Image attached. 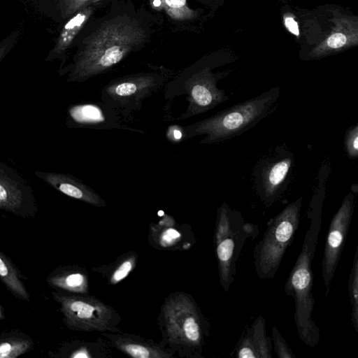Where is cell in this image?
Instances as JSON below:
<instances>
[{
    "label": "cell",
    "mask_w": 358,
    "mask_h": 358,
    "mask_svg": "<svg viewBox=\"0 0 358 358\" xmlns=\"http://www.w3.org/2000/svg\"><path fill=\"white\" fill-rule=\"evenodd\" d=\"M148 37L136 18L118 16L106 20L83 41L69 67V81L81 83L109 71Z\"/></svg>",
    "instance_id": "6da1fadb"
},
{
    "label": "cell",
    "mask_w": 358,
    "mask_h": 358,
    "mask_svg": "<svg viewBox=\"0 0 358 358\" xmlns=\"http://www.w3.org/2000/svg\"><path fill=\"white\" fill-rule=\"evenodd\" d=\"M322 198L317 196L311 201L307 229L301 250L285 282L284 290L294 298V322L299 338L307 346L315 347L320 341V329L312 319L315 299L312 294L313 273L312 261L317 245L322 223Z\"/></svg>",
    "instance_id": "7a4b0ae2"
},
{
    "label": "cell",
    "mask_w": 358,
    "mask_h": 358,
    "mask_svg": "<svg viewBox=\"0 0 358 358\" xmlns=\"http://www.w3.org/2000/svg\"><path fill=\"white\" fill-rule=\"evenodd\" d=\"M162 343L180 357H203L209 324L193 297L182 292L170 294L158 317Z\"/></svg>",
    "instance_id": "3957f363"
},
{
    "label": "cell",
    "mask_w": 358,
    "mask_h": 358,
    "mask_svg": "<svg viewBox=\"0 0 358 358\" xmlns=\"http://www.w3.org/2000/svg\"><path fill=\"white\" fill-rule=\"evenodd\" d=\"M280 87H275L213 115L184 127L185 140L204 135L200 144H216L237 137L255 127L277 108Z\"/></svg>",
    "instance_id": "277c9868"
},
{
    "label": "cell",
    "mask_w": 358,
    "mask_h": 358,
    "mask_svg": "<svg viewBox=\"0 0 358 358\" xmlns=\"http://www.w3.org/2000/svg\"><path fill=\"white\" fill-rule=\"evenodd\" d=\"M215 66L211 63L199 62L166 84L164 87L166 99L185 96L187 102L185 111L175 120H185L206 113L229 99L217 84L230 71L213 73L211 70Z\"/></svg>",
    "instance_id": "5b68a950"
},
{
    "label": "cell",
    "mask_w": 358,
    "mask_h": 358,
    "mask_svg": "<svg viewBox=\"0 0 358 358\" xmlns=\"http://www.w3.org/2000/svg\"><path fill=\"white\" fill-rule=\"evenodd\" d=\"M173 72L163 67L125 75L111 80L101 90V101L117 111L123 121H131L143 101L164 87Z\"/></svg>",
    "instance_id": "8992f818"
},
{
    "label": "cell",
    "mask_w": 358,
    "mask_h": 358,
    "mask_svg": "<svg viewBox=\"0 0 358 358\" xmlns=\"http://www.w3.org/2000/svg\"><path fill=\"white\" fill-rule=\"evenodd\" d=\"M258 234L257 227L247 222L241 214L222 203L217 210L214 244L220 282L228 292L234 280L236 261L246 241Z\"/></svg>",
    "instance_id": "52a82bcc"
},
{
    "label": "cell",
    "mask_w": 358,
    "mask_h": 358,
    "mask_svg": "<svg viewBox=\"0 0 358 358\" xmlns=\"http://www.w3.org/2000/svg\"><path fill=\"white\" fill-rule=\"evenodd\" d=\"M302 202L301 196L288 204L271 220L262 238L256 244L254 264L260 280H270L275 276L297 231Z\"/></svg>",
    "instance_id": "ba28073f"
},
{
    "label": "cell",
    "mask_w": 358,
    "mask_h": 358,
    "mask_svg": "<svg viewBox=\"0 0 358 358\" xmlns=\"http://www.w3.org/2000/svg\"><path fill=\"white\" fill-rule=\"evenodd\" d=\"M63 322L72 331L120 333L121 317L111 306L88 294L52 292Z\"/></svg>",
    "instance_id": "9c48e42d"
},
{
    "label": "cell",
    "mask_w": 358,
    "mask_h": 358,
    "mask_svg": "<svg viewBox=\"0 0 358 358\" xmlns=\"http://www.w3.org/2000/svg\"><path fill=\"white\" fill-rule=\"evenodd\" d=\"M355 208V196L348 193L333 216L329 227L322 262V275L326 287L325 296L339 262L349 231Z\"/></svg>",
    "instance_id": "30bf717a"
},
{
    "label": "cell",
    "mask_w": 358,
    "mask_h": 358,
    "mask_svg": "<svg viewBox=\"0 0 358 358\" xmlns=\"http://www.w3.org/2000/svg\"><path fill=\"white\" fill-rule=\"evenodd\" d=\"M121 117L113 108L103 102L84 101L73 104L67 110V125L69 127L97 130L122 129L136 133L145 131L121 124Z\"/></svg>",
    "instance_id": "8fae6325"
},
{
    "label": "cell",
    "mask_w": 358,
    "mask_h": 358,
    "mask_svg": "<svg viewBox=\"0 0 358 358\" xmlns=\"http://www.w3.org/2000/svg\"><path fill=\"white\" fill-rule=\"evenodd\" d=\"M108 345L122 353L134 358H170L174 352L162 342L127 333H108L102 334Z\"/></svg>",
    "instance_id": "7c38bea8"
},
{
    "label": "cell",
    "mask_w": 358,
    "mask_h": 358,
    "mask_svg": "<svg viewBox=\"0 0 358 358\" xmlns=\"http://www.w3.org/2000/svg\"><path fill=\"white\" fill-rule=\"evenodd\" d=\"M330 34L308 53L310 59H319L345 50L357 44V22L352 17L338 16L333 20Z\"/></svg>",
    "instance_id": "4fadbf2b"
},
{
    "label": "cell",
    "mask_w": 358,
    "mask_h": 358,
    "mask_svg": "<svg viewBox=\"0 0 358 358\" xmlns=\"http://www.w3.org/2000/svg\"><path fill=\"white\" fill-rule=\"evenodd\" d=\"M292 164L291 154H284L266 162L258 180V193L266 204L270 205L279 196Z\"/></svg>",
    "instance_id": "5bb4252c"
},
{
    "label": "cell",
    "mask_w": 358,
    "mask_h": 358,
    "mask_svg": "<svg viewBox=\"0 0 358 358\" xmlns=\"http://www.w3.org/2000/svg\"><path fill=\"white\" fill-rule=\"evenodd\" d=\"M34 207L27 190L4 171L0 172V209L27 217L34 215Z\"/></svg>",
    "instance_id": "9a60e30c"
},
{
    "label": "cell",
    "mask_w": 358,
    "mask_h": 358,
    "mask_svg": "<svg viewBox=\"0 0 358 358\" xmlns=\"http://www.w3.org/2000/svg\"><path fill=\"white\" fill-rule=\"evenodd\" d=\"M39 176L54 188L69 197L95 207L106 206L105 200L96 191L73 176L58 173H40Z\"/></svg>",
    "instance_id": "2e32d148"
},
{
    "label": "cell",
    "mask_w": 358,
    "mask_h": 358,
    "mask_svg": "<svg viewBox=\"0 0 358 358\" xmlns=\"http://www.w3.org/2000/svg\"><path fill=\"white\" fill-rule=\"evenodd\" d=\"M50 286L75 294H88L87 271L78 266H64L55 269L47 278Z\"/></svg>",
    "instance_id": "e0dca14e"
},
{
    "label": "cell",
    "mask_w": 358,
    "mask_h": 358,
    "mask_svg": "<svg viewBox=\"0 0 358 358\" xmlns=\"http://www.w3.org/2000/svg\"><path fill=\"white\" fill-rule=\"evenodd\" d=\"M110 347L104 339L96 341H71L59 348L55 357L67 358H105L109 357Z\"/></svg>",
    "instance_id": "ac0fdd59"
},
{
    "label": "cell",
    "mask_w": 358,
    "mask_h": 358,
    "mask_svg": "<svg viewBox=\"0 0 358 358\" xmlns=\"http://www.w3.org/2000/svg\"><path fill=\"white\" fill-rule=\"evenodd\" d=\"M94 11V7L92 4L80 9L71 16L63 27L50 57L55 58L64 53Z\"/></svg>",
    "instance_id": "d6986e66"
},
{
    "label": "cell",
    "mask_w": 358,
    "mask_h": 358,
    "mask_svg": "<svg viewBox=\"0 0 358 358\" xmlns=\"http://www.w3.org/2000/svg\"><path fill=\"white\" fill-rule=\"evenodd\" d=\"M138 255L133 251L124 253L113 263L93 268L100 273L110 285H116L126 278L135 268Z\"/></svg>",
    "instance_id": "ffe728a7"
},
{
    "label": "cell",
    "mask_w": 358,
    "mask_h": 358,
    "mask_svg": "<svg viewBox=\"0 0 358 358\" xmlns=\"http://www.w3.org/2000/svg\"><path fill=\"white\" fill-rule=\"evenodd\" d=\"M31 338L21 331H3L0 334V358H16L32 349Z\"/></svg>",
    "instance_id": "44dd1931"
},
{
    "label": "cell",
    "mask_w": 358,
    "mask_h": 358,
    "mask_svg": "<svg viewBox=\"0 0 358 358\" xmlns=\"http://www.w3.org/2000/svg\"><path fill=\"white\" fill-rule=\"evenodd\" d=\"M0 280L16 297L29 301V294L12 262L0 251Z\"/></svg>",
    "instance_id": "7402d4cb"
},
{
    "label": "cell",
    "mask_w": 358,
    "mask_h": 358,
    "mask_svg": "<svg viewBox=\"0 0 358 358\" xmlns=\"http://www.w3.org/2000/svg\"><path fill=\"white\" fill-rule=\"evenodd\" d=\"M265 324V319L259 315L247 330L257 358L272 357L271 338L266 334Z\"/></svg>",
    "instance_id": "603a6c76"
},
{
    "label": "cell",
    "mask_w": 358,
    "mask_h": 358,
    "mask_svg": "<svg viewBox=\"0 0 358 358\" xmlns=\"http://www.w3.org/2000/svg\"><path fill=\"white\" fill-rule=\"evenodd\" d=\"M158 223L160 228L155 225L152 231V239L155 244H158L161 247L167 248L174 246L182 239V234L179 229L173 227L175 222L167 215Z\"/></svg>",
    "instance_id": "cb8c5ba5"
},
{
    "label": "cell",
    "mask_w": 358,
    "mask_h": 358,
    "mask_svg": "<svg viewBox=\"0 0 358 358\" xmlns=\"http://www.w3.org/2000/svg\"><path fill=\"white\" fill-rule=\"evenodd\" d=\"M164 10L172 20L178 22L194 21L199 17L197 10L188 6L187 0H164Z\"/></svg>",
    "instance_id": "d4e9b609"
},
{
    "label": "cell",
    "mask_w": 358,
    "mask_h": 358,
    "mask_svg": "<svg viewBox=\"0 0 358 358\" xmlns=\"http://www.w3.org/2000/svg\"><path fill=\"white\" fill-rule=\"evenodd\" d=\"M348 285L352 310V325L355 331L358 332V246L355 249Z\"/></svg>",
    "instance_id": "484cf974"
},
{
    "label": "cell",
    "mask_w": 358,
    "mask_h": 358,
    "mask_svg": "<svg viewBox=\"0 0 358 358\" xmlns=\"http://www.w3.org/2000/svg\"><path fill=\"white\" fill-rule=\"evenodd\" d=\"M98 1L99 0H59V4L63 17H68Z\"/></svg>",
    "instance_id": "4316f807"
},
{
    "label": "cell",
    "mask_w": 358,
    "mask_h": 358,
    "mask_svg": "<svg viewBox=\"0 0 358 358\" xmlns=\"http://www.w3.org/2000/svg\"><path fill=\"white\" fill-rule=\"evenodd\" d=\"M345 150L350 159L358 156V124L350 127L345 132L344 138Z\"/></svg>",
    "instance_id": "83f0119b"
},
{
    "label": "cell",
    "mask_w": 358,
    "mask_h": 358,
    "mask_svg": "<svg viewBox=\"0 0 358 358\" xmlns=\"http://www.w3.org/2000/svg\"><path fill=\"white\" fill-rule=\"evenodd\" d=\"M272 336L274 349L278 358L296 357L275 326H273L272 328Z\"/></svg>",
    "instance_id": "f1b7e54d"
},
{
    "label": "cell",
    "mask_w": 358,
    "mask_h": 358,
    "mask_svg": "<svg viewBox=\"0 0 358 358\" xmlns=\"http://www.w3.org/2000/svg\"><path fill=\"white\" fill-rule=\"evenodd\" d=\"M236 352L237 357L239 358H257L255 351L247 331L237 348Z\"/></svg>",
    "instance_id": "f546056e"
},
{
    "label": "cell",
    "mask_w": 358,
    "mask_h": 358,
    "mask_svg": "<svg viewBox=\"0 0 358 358\" xmlns=\"http://www.w3.org/2000/svg\"><path fill=\"white\" fill-rule=\"evenodd\" d=\"M166 138L173 144L185 141L184 127L178 124L170 125L166 131Z\"/></svg>",
    "instance_id": "4dcf8cb0"
},
{
    "label": "cell",
    "mask_w": 358,
    "mask_h": 358,
    "mask_svg": "<svg viewBox=\"0 0 358 358\" xmlns=\"http://www.w3.org/2000/svg\"><path fill=\"white\" fill-rule=\"evenodd\" d=\"M284 22L286 28L293 34L296 36L299 35V26L297 22L293 16H285Z\"/></svg>",
    "instance_id": "1f68e13d"
},
{
    "label": "cell",
    "mask_w": 358,
    "mask_h": 358,
    "mask_svg": "<svg viewBox=\"0 0 358 358\" xmlns=\"http://www.w3.org/2000/svg\"><path fill=\"white\" fill-rule=\"evenodd\" d=\"M10 43L8 41H5L2 44L0 45V61L3 59V57L5 56L6 52H8L9 49Z\"/></svg>",
    "instance_id": "d6a6232c"
},
{
    "label": "cell",
    "mask_w": 358,
    "mask_h": 358,
    "mask_svg": "<svg viewBox=\"0 0 358 358\" xmlns=\"http://www.w3.org/2000/svg\"><path fill=\"white\" fill-rule=\"evenodd\" d=\"M164 0H151L152 6L156 9H164Z\"/></svg>",
    "instance_id": "836d02e7"
},
{
    "label": "cell",
    "mask_w": 358,
    "mask_h": 358,
    "mask_svg": "<svg viewBox=\"0 0 358 358\" xmlns=\"http://www.w3.org/2000/svg\"><path fill=\"white\" fill-rule=\"evenodd\" d=\"M196 1L202 3L203 4L207 6L210 7L211 8H215V6H216V3L217 1V0H196Z\"/></svg>",
    "instance_id": "e575fe53"
}]
</instances>
